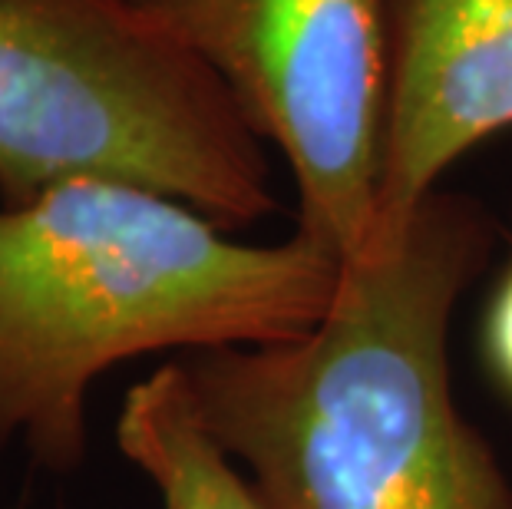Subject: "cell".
<instances>
[{
    "mask_svg": "<svg viewBox=\"0 0 512 509\" xmlns=\"http://www.w3.org/2000/svg\"><path fill=\"white\" fill-rule=\"evenodd\" d=\"M493 238L476 199L433 189L344 258L308 334L182 357L205 427L268 509H512L446 364L453 311Z\"/></svg>",
    "mask_w": 512,
    "mask_h": 509,
    "instance_id": "6da1fadb",
    "label": "cell"
},
{
    "mask_svg": "<svg viewBox=\"0 0 512 509\" xmlns=\"http://www.w3.org/2000/svg\"><path fill=\"white\" fill-rule=\"evenodd\" d=\"M341 255L294 232L245 245L192 205L73 179L0 209V450L53 473L86 453V394L152 351L281 344L328 314Z\"/></svg>",
    "mask_w": 512,
    "mask_h": 509,
    "instance_id": "7a4b0ae2",
    "label": "cell"
},
{
    "mask_svg": "<svg viewBox=\"0 0 512 509\" xmlns=\"http://www.w3.org/2000/svg\"><path fill=\"white\" fill-rule=\"evenodd\" d=\"M261 143L209 63L136 0H0L4 209L110 179L245 229L278 209Z\"/></svg>",
    "mask_w": 512,
    "mask_h": 509,
    "instance_id": "3957f363",
    "label": "cell"
},
{
    "mask_svg": "<svg viewBox=\"0 0 512 509\" xmlns=\"http://www.w3.org/2000/svg\"><path fill=\"white\" fill-rule=\"evenodd\" d=\"M209 63L298 186V232L351 258L377 225L390 0H136Z\"/></svg>",
    "mask_w": 512,
    "mask_h": 509,
    "instance_id": "277c9868",
    "label": "cell"
},
{
    "mask_svg": "<svg viewBox=\"0 0 512 509\" xmlns=\"http://www.w3.org/2000/svg\"><path fill=\"white\" fill-rule=\"evenodd\" d=\"M512 126V0H390L377 232H394L479 139Z\"/></svg>",
    "mask_w": 512,
    "mask_h": 509,
    "instance_id": "5b68a950",
    "label": "cell"
},
{
    "mask_svg": "<svg viewBox=\"0 0 512 509\" xmlns=\"http://www.w3.org/2000/svg\"><path fill=\"white\" fill-rule=\"evenodd\" d=\"M116 443L162 496V509H268L195 407L179 361L126 391Z\"/></svg>",
    "mask_w": 512,
    "mask_h": 509,
    "instance_id": "8992f818",
    "label": "cell"
},
{
    "mask_svg": "<svg viewBox=\"0 0 512 509\" xmlns=\"http://www.w3.org/2000/svg\"><path fill=\"white\" fill-rule=\"evenodd\" d=\"M489 351H493V361L503 371L506 384L512 387V268L496 295L493 318H489Z\"/></svg>",
    "mask_w": 512,
    "mask_h": 509,
    "instance_id": "52a82bcc",
    "label": "cell"
}]
</instances>
